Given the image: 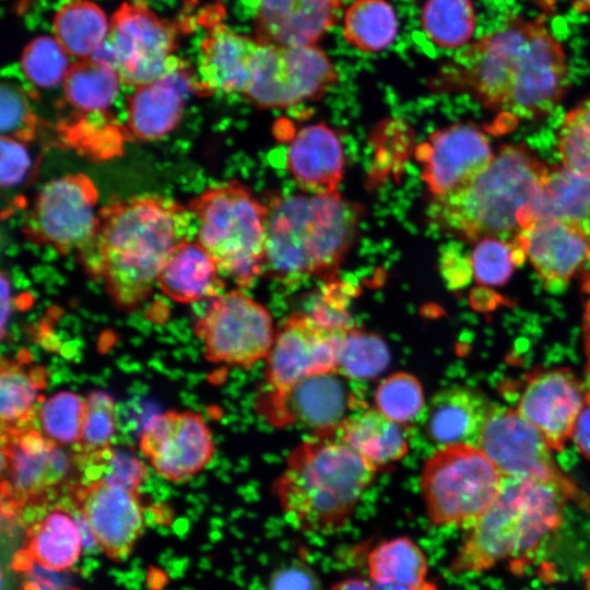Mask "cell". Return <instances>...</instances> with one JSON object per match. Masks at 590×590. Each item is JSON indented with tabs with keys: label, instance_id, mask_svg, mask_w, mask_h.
Returning a JSON list of instances; mask_svg holds the SVG:
<instances>
[{
	"label": "cell",
	"instance_id": "1",
	"mask_svg": "<svg viewBox=\"0 0 590 590\" xmlns=\"http://www.w3.org/2000/svg\"><path fill=\"white\" fill-rule=\"evenodd\" d=\"M487 108L519 118L548 114L568 86L566 54L541 19H516L459 51L446 67Z\"/></svg>",
	"mask_w": 590,
	"mask_h": 590
},
{
	"label": "cell",
	"instance_id": "2",
	"mask_svg": "<svg viewBox=\"0 0 590 590\" xmlns=\"http://www.w3.org/2000/svg\"><path fill=\"white\" fill-rule=\"evenodd\" d=\"M92 251L82 260L114 302L133 308L151 294L173 250L197 234L189 208L160 196L116 200L99 210Z\"/></svg>",
	"mask_w": 590,
	"mask_h": 590
},
{
	"label": "cell",
	"instance_id": "3",
	"mask_svg": "<svg viewBox=\"0 0 590 590\" xmlns=\"http://www.w3.org/2000/svg\"><path fill=\"white\" fill-rule=\"evenodd\" d=\"M547 167L524 145L500 146L489 165L453 190L434 196L430 220L467 241L514 240L531 226Z\"/></svg>",
	"mask_w": 590,
	"mask_h": 590
},
{
	"label": "cell",
	"instance_id": "4",
	"mask_svg": "<svg viewBox=\"0 0 590 590\" xmlns=\"http://www.w3.org/2000/svg\"><path fill=\"white\" fill-rule=\"evenodd\" d=\"M376 471L332 434H316L290 453L273 493L292 527L330 535L350 524Z\"/></svg>",
	"mask_w": 590,
	"mask_h": 590
},
{
	"label": "cell",
	"instance_id": "5",
	"mask_svg": "<svg viewBox=\"0 0 590 590\" xmlns=\"http://www.w3.org/2000/svg\"><path fill=\"white\" fill-rule=\"evenodd\" d=\"M267 210L264 272L286 285L331 275L358 229V208L338 192L280 196Z\"/></svg>",
	"mask_w": 590,
	"mask_h": 590
},
{
	"label": "cell",
	"instance_id": "6",
	"mask_svg": "<svg viewBox=\"0 0 590 590\" xmlns=\"http://www.w3.org/2000/svg\"><path fill=\"white\" fill-rule=\"evenodd\" d=\"M567 500L554 485L504 477L496 499L467 529L450 573H483L505 562L532 557L560 528Z\"/></svg>",
	"mask_w": 590,
	"mask_h": 590
},
{
	"label": "cell",
	"instance_id": "7",
	"mask_svg": "<svg viewBox=\"0 0 590 590\" xmlns=\"http://www.w3.org/2000/svg\"><path fill=\"white\" fill-rule=\"evenodd\" d=\"M198 223L197 241L221 275L245 287L264 272L267 205L231 181L204 190L188 206Z\"/></svg>",
	"mask_w": 590,
	"mask_h": 590
},
{
	"label": "cell",
	"instance_id": "8",
	"mask_svg": "<svg viewBox=\"0 0 590 590\" xmlns=\"http://www.w3.org/2000/svg\"><path fill=\"white\" fill-rule=\"evenodd\" d=\"M504 476L475 445L438 448L421 473V492L435 527H471L496 499Z\"/></svg>",
	"mask_w": 590,
	"mask_h": 590
},
{
	"label": "cell",
	"instance_id": "9",
	"mask_svg": "<svg viewBox=\"0 0 590 590\" xmlns=\"http://www.w3.org/2000/svg\"><path fill=\"white\" fill-rule=\"evenodd\" d=\"M176 44V26L143 0H132L115 11L107 38L91 58L115 69L123 84L139 87L185 62L174 56Z\"/></svg>",
	"mask_w": 590,
	"mask_h": 590
},
{
	"label": "cell",
	"instance_id": "10",
	"mask_svg": "<svg viewBox=\"0 0 590 590\" xmlns=\"http://www.w3.org/2000/svg\"><path fill=\"white\" fill-rule=\"evenodd\" d=\"M98 192L84 174H69L47 182L25 222L28 239L52 246L62 255L76 252L83 260L99 229Z\"/></svg>",
	"mask_w": 590,
	"mask_h": 590
},
{
	"label": "cell",
	"instance_id": "11",
	"mask_svg": "<svg viewBox=\"0 0 590 590\" xmlns=\"http://www.w3.org/2000/svg\"><path fill=\"white\" fill-rule=\"evenodd\" d=\"M476 446L504 477L554 485L564 492L569 500L590 511V496L560 471L546 439L517 410L494 406Z\"/></svg>",
	"mask_w": 590,
	"mask_h": 590
},
{
	"label": "cell",
	"instance_id": "12",
	"mask_svg": "<svg viewBox=\"0 0 590 590\" xmlns=\"http://www.w3.org/2000/svg\"><path fill=\"white\" fill-rule=\"evenodd\" d=\"M337 81L333 63L317 45L260 43L244 96L260 108H285L321 97Z\"/></svg>",
	"mask_w": 590,
	"mask_h": 590
},
{
	"label": "cell",
	"instance_id": "13",
	"mask_svg": "<svg viewBox=\"0 0 590 590\" xmlns=\"http://www.w3.org/2000/svg\"><path fill=\"white\" fill-rule=\"evenodd\" d=\"M196 333L209 361L240 367L268 357L276 334L269 310L239 290L214 297Z\"/></svg>",
	"mask_w": 590,
	"mask_h": 590
},
{
	"label": "cell",
	"instance_id": "14",
	"mask_svg": "<svg viewBox=\"0 0 590 590\" xmlns=\"http://www.w3.org/2000/svg\"><path fill=\"white\" fill-rule=\"evenodd\" d=\"M349 380L328 373L306 377L282 391L267 390L260 400L261 413L278 426L298 425L316 434H331L365 408Z\"/></svg>",
	"mask_w": 590,
	"mask_h": 590
},
{
	"label": "cell",
	"instance_id": "15",
	"mask_svg": "<svg viewBox=\"0 0 590 590\" xmlns=\"http://www.w3.org/2000/svg\"><path fill=\"white\" fill-rule=\"evenodd\" d=\"M70 456L32 424L1 429L2 495L17 507L62 483Z\"/></svg>",
	"mask_w": 590,
	"mask_h": 590
},
{
	"label": "cell",
	"instance_id": "16",
	"mask_svg": "<svg viewBox=\"0 0 590 590\" xmlns=\"http://www.w3.org/2000/svg\"><path fill=\"white\" fill-rule=\"evenodd\" d=\"M347 331L324 327L306 312L292 315L275 334L267 357L268 390L282 391L306 377L338 373Z\"/></svg>",
	"mask_w": 590,
	"mask_h": 590
},
{
	"label": "cell",
	"instance_id": "17",
	"mask_svg": "<svg viewBox=\"0 0 590 590\" xmlns=\"http://www.w3.org/2000/svg\"><path fill=\"white\" fill-rule=\"evenodd\" d=\"M139 445L154 471L172 482L188 481L214 453L205 421L192 411H168L153 416L142 430Z\"/></svg>",
	"mask_w": 590,
	"mask_h": 590
},
{
	"label": "cell",
	"instance_id": "18",
	"mask_svg": "<svg viewBox=\"0 0 590 590\" xmlns=\"http://www.w3.org/2000/svg\"><path fill=\"white\" fill-rule=\"evenodd\" d=\"M74 495L96 544L111 559H126L144 529L138 492L98 479L75 488Z\"/></svg>",
	"mask_w": 590,
	"mask_h": 590
},
{
	"label": "cell",
	"instance_id": "19",
	"mask_svg": "<svg viewBox=\"0 0 590 590\" xmlns=\"http://www.w3.org/2000/svg\"><path fill=\"white\" fill-rule=\"evenodd\" d=\"M422 178L434 196L447 193L483 172L495 154L485 134L473 123L437 130L416 151Z\"/></svg>",
	"mask_w": 590,
	"mask_h": 590
},
{
	"label": "cell",
	"instance_id": "20",
	"mask_svg": "<svg viewBox=\"0 0 590 590\" xmlns=\"http://www.w3.org/2000/svg\"><path fill=\"white\" fill-rule=\"evenodd\" d=\"M586 400L585 386L571 370L544 369L528 376L517 411L559 451L571 438Z\"/></svg>",
	"mask_w": 590,
	"mask_h": 590
},
{
	"label": "cell",
	"instance_id": "21",
	"mask_svg": "<svg viewBox=\"0 0 590 590\" xmlns=\"http://www.w3.org/2000/svg\"><path fill=\"white\" fill-rule=\"evenodd\" d=\"M514 240L552 292L563 290L590 259V238L559 221L536 222Z\"/></svg>",
	"mask_w": 590,
	"mask_h": 590
},
{
	"label": "cell",
	"instance_id": "22",
	"mask_svg": "<svg viewBox=\"0 0 590 590\" xmlns=\"http://www.w3.org/2000/svg\"><path fill=\"white\" fill-rule=\"evenodd\" d=\"M343 0H257L256 38L276 46L316 45L337 23Z\"/></svg>",
	"mask_w": 590,
	"mask_h": 590
},
{
	"label": "cell",
	"instance_id": "23",
	"mask_svg": "<svg viewBox=\"0 0 590 590\" xmlns=\"http://www.w3.org/2000/svg\"><path fill=\"white\" fill-rule=\"evenodd\" d=\"M260 42L225 24L213 26L201 44L197 91L245 95Z\"/></svg>",
	"mask_w": 590,
	"mask_h": 590
},
{
	"label": "cell",
	"instance_id": "24",
	"mask_svg": "<svg viewBox=\"0 0 590 590\" xmlns=\"http://www.w3.org/2000/svg\"><path fill=\"white\" fill-rule=\"evenodd\" d=\"M198 80L184 62L157 80L139 86L128 99V127L143 141L167 135L180 121L185 103Z\"/></svg>",
	"mask_w": 590,
	"mask_h": 590
},
{
	"label": "cell",
	"instance_id": "25",
	"mask_svg": "<svg viewBox=\"0 0 590 590\" xmlns=\"http://www.w3.org/2000/svg\"><path fill=\"white\" fill-rule=\"evenodd\" d=\"M493 408L476 389L464 386L442 389L425 406L424 432L439 448L453 444L476 446Z\"/></svg>",
	"mask_w": 590,
	"mask_h": 590
},
{
	"label": "cell",
	"instance_id": "26",
	"mask_svg": "<svg viewBox=\"0 0 590 590\" xmlns=\"http://www.w3.org/2000/svg\"><path fill=\"white\" fill-rule=\"evenodd\" d=\"M286 164L297 184L311 193L337 192L344 167L342 143L324 123L304 127L287 148Z\"/></svg>",
	"mask_w": 590,
	"mask_h": 590
},
{
	"label": "cell",
	"instance_id": "27",
	"mask_svg": "<svg viewBox=\"0 0 590 590\" xmlns=\"http://www.w3.org/2000/svg\"><path fill=\"white\" fill-rule=\"evenodd\" d=\"M220 275L210 253L198 241L187 240L173 250L157 284L173 300L194 303L221 294L224 282Z\"/></svg>",
	"mask_w": 590,
	"mask_h": 590
},
{
	"label": "cell",
	"instance_id": "28",
	"mask_svg": "<svg viewBox=\"0 0 590 590\" xmlns=\"http://www.w3.org/2000/svg\"><path fill=\"white\" fill-rule=\"evenodd\" d=\"M540 221L569 224L590 238V172L548 168L532 206L531 226Z\"/></svg>",
	"mask_w": 590,
	"mask_h": 590
},
{
	"label": "cell",
	"instance_id": "29",
	"mask_svg": "<svg viewBox=\"0 0 590 590\" xmlns=\"http://www.w3.org/2000/svg\"><path fill=\"white\" fill-rule=\"evenodd\" d=\"M331 434L376 470L398 462L409 449L402 425L377 409L356 411Z\"/></svg>",
	"mask_w": 590,
	"mask_h": 590
},
{
	"label": "cell",
	"instance_id": "30",
	"mask_svg": "<svg viewBox=\"0 0 590 590\" xmlns=\"http://www.w3.org/2000/svg\"><path fill=\"white\" fill-rule=\"evenodd\" d=\"M367 570L378 589L411 590L426 581L428 559L415 541L398 536L380 542L369 552Z\"/></svg>",
	"mask_w": 590,
	"mask_h": 590
},
{
	"label": "cell",
	"instance_id": "31",
	"mask_svg": "<svg viewBox=\"0 0 590 590\" xmlns=\"http://www.w3.org/2000/svg\"><path fill=\"white\" fill-rule=\"evenodd\" d=\"M83 546L79 523L62 509H55L30 532L25 556L57 571L70 569L79 559Z\"/></svg>",
	"mask_w": 590,
	"mask_h": 590
},
{
	"label": "cell",
	"instance_id": "32",
	"mask_svg": "<svg viewBox=\"0 0 590 590\" xmlns=\"http://www.w3.org/2000/svg\"><path fill=\"white\" fill-rule=\"evenodd\" d=\"M46 385L42 367H28L26 362L2 359L0 368L1 427H20L31 424L38 411L39 391Z\"/></svg>",
	"mask_w": 590,
	"mask_h": 590
},
{
	"label": "cell",
	"instance_id": "33",
	"mask_svg": "<svg viewBox=\"0 0 590 590\" xmlns=\"http://www.w3.org/2000/svg\"><path fill=\"white\" fill-rule=\"evenodd\" d=\"M109 25L104 11L88 0L63 5L52 22L55 38L69 56L79 59L93 56L107 38Z\"/></svg>",
	"mask_w": 590,
	"mask_h": 590
},
{
	"label": "cell",
	"instance_id": "34",
	"mask_svg": "<svg viewBox=\"0 0 590 590\" xmlns=\"http://www.w3.org/2000/svg\"><path fill=\"white\" fill-rule=\"evenodd\" d=\"M397 13L387 0H354L343 16V37L362 52L386 49L398 34Z\"/></svg>",
	"mask_w": 590,
	"mask_h": 590
},
{
	"label": "cell",
	"instance_id": "35",
	"mask_svg": "<svg viewBox=\"0 0 590 590\" xmlns=\"http://www.w3.org/2000/svg\"><path fill=\"white\" fill-rule=\"evenodd\" d=\"M120 82L115 69L93 58H85L70 66L63 90L73 108L87 114H102L115 102Z\"/></svg>",
	"mask_w": 590,
	"mask_h": 590
},
{
	"label": "cell",
	"instance_id": "36",
	"mask_svg": "<svg viewBox=\"0 0 590 590\" xmlns=\"http://www.w3.org/2000/svg\"><path fill=\"white\" fill-rule=\"evenodd\" d=\"M421 26L428 39L441 48H459L472 37L475 10L472 0H426Z\"/></svg>",
	"mask_w": 590,
	"mask_h": 590
},
{
	"label": "cell",
	"instance_id": "37",
	"mask_svg": "<svg viewBox=\"0 0 590 590\" xmlns=\"http://www.w3.org/2000/svg\"><path fill=\"white\" fill-rule=\"evenodd\" d=\"M389 359L380 337L352 328L343 340L338 373L350 380H371L387 368Z\"/></svg>",
	"mask_w": 590,
	"mask_h": 590
},
{
	"label": "cell",
	"instance_id": "38",
	"mask_svg": "<svg viewBox=\"0 0 590 590\" xmlns=\"http://www.w3.org/2000/svg\"><path fill=\"white\" fill-rule=\"evenodd\" d=\"M85 400L62 390L39 404L37 416L42 433L59 446L78 445L81 438Z\"/></svg>",
	"mask_w": 590,
	"mask_h": 590
},
{
	"label": "cell",
	"instance_id": "39",
	"mask_svg": "<svg viewBox=\"0 0 590 590\" xmlns=\"http://www.w3.org/2000/svg\"><path fill=\"white\" fill-rule=\"evenodd\" d=\"M375 403L380 413L400 425L415 422L425 410L418 379L404 371L392 374L378 385Z\"/></svg>",
	"mask_w": 590,
	"mask_h": 590
},
{
	"label": "cell",
	"instance_id": "40",
	"mask_svg": "<svg viewBox=\"0 0 590 590\" xmlns=\"http://www.w3.org/2000/svg\"><path fill=\"white\" fill-rule=\"evenodd\" d=\"M68 56L55 37L39 36L24 48L21 68L32 84L43 88L55 87L67 76L71 66Z\"/></svg>",
	"mask_w": 590,
	"mask_h": 590
},
{
	"label": "cell",
	"instance_id": "41",
	"mask_svg": "<svg viewBox=\"0 0 590 590\" xmlns=\"http://www.w3.org/2000/svg\"><path fill=\"white\" fill-rule=\"evenodd\" d=\"M116 430L115 401L102 390L93 391L85 399V412L79 457L94 459L108 449Z\"/></svg>",
	"mask_w": 590,
	"mask_h": 590
},
{
	"label": "cell",
	"instance_id": "42",
	"mask_svg": "<svg viewBox=\"0 0 590 590\" xmlns=\"http://www.w3.org/2000/svg\"><path fill=\"white\" fill-rule=\"evenodd\" d=\"M526 259L523 249L515 241L484 238L476 243L471 255V267L477 283L504 285L514 269Z\"/></svg>",
	"mask_w": 590,
	"mask_h": 590
},
{
	"label": "cell",
	"instance_id": "43",
	"mask_svg": "<svg viewBox=\"0 0 590 590\" xmlns=\"http://www.w3.org/2000/svg\"><path fill=\"white\" fill-rule=\"evenodd\" d=\"M1 137L23 143L35 139L38 118L25 91L11 82H2L0 88Z\"/></svg>",
	"mask_w": 590,
	"mask_h": 590
},
{
	"label": "cell",
	"instance_id": "44",
	"mask_svg": "<svg viewBox=\"0 0 590 590\" xmlns=\"http://www.w3.org/2000/svg\"><path fill=\"white\" fill-rule=\"evenodd\" d=\"M558 139L563 165L574 170L590 172V99L567 114Z\"/></svg>",
	"mask_w": 590,
	"mask_h": 590
},
{
	"label": "cell",
	"instance_id": "45",
	"mask_svg": "<svg viewBox=\"0 0 590 590\" xmlns=\"http://www.w3.org/2000/svg\"><path fill=\"white\" fill-rule=\"evenodd\" d=\"M92 460L105 467L102 480L130 491L138 492L148 476L145 464L129 450L108 449Z\"/></svg>",
	"mask_w": 590,
	"mask_h": 590
},
{
	"label": "cell",
	"instance_id": "46",
	"mask_svg": "<svg viewBox=\"0 0 590 590\" xmlns=\"http://www.w3.org/2000/svg\"><path fill=\"white\" fill-rule=\"evenodd\" d=\"M1 185L13 187L23 180L28 170L31 158L25 143L1 137Z\"/></svg>",
	"mask_w": 590,
	"mask_h": 590
},
{
	"label": "cell",
	"instance_id": "47",
	"mask_svg": "<svg viewBox=\"0 0 590 590\" xmlns=\"http://www.w3.org/2000/svg\"><path fill=\"white\" fill-rule=\"evenodd\" d=\"M269 590H321L317 574L305 563L293 562L274 570Z\"/></svg>",
	"mask_w": 590,
	"mask_h": 590
},
{
	"label": "cell",
	"instance_id": "48",
	"mask_svg": "<svg viewBox=\"0 0 590 590\" xmlns=\"http://www.w3.org/2000/svg\"><path fill=\"white\" fill-rule=\"evenodd\" d=\"M26 590H70L66 577L37 563L27 566Z\"/></svg>",
	"mask_w": 590,
	"mask_h": 590
},
{
	"label": "cell",
	"instance_id": "49",
	"mask_svg": "<svg viewBox=\"0 0 590 590\" xmlns=\"http://www.w3.org/2000/svg\"><path fill=\"white\" fill-rule=\"evenodd\" d=\"M571 438L579 452L590 460V400L586 403L575 423Z\"/></svg>",
	"mask_w": 590,
	"mask_h": 590
},
{
	"label": "cell",
	"instance_id": "50",
	"mask_svg": "<svg viewBox=\"0 0 590 590\" xmlns=\"http://www.w3.org/2000/svg\"><path fill=\"white\" fill-rule=\"evenodd\" d=\"M583 333L586 346L585 390L586 398L590 400V305L587 306L583 318Z\"/></svg>",
	"mask_w": 590,
	"mask_h": 590
},
{
	"label": "cell",
	"instance_id": "51",
	"mask_svg": "<svg viewBox=\"0 0 590 590\" xmlns=\"http://www.w3.org/2000/svg\"><path fill=\"white\" fill-rule=\"evenodd\" d=\"M10 305H11V292H10V285L5 278V275L1 274V330H2V337L4 335L5 330V323L9 318L10 312Z\"/></svg>",
	"mask_w": 590,
	"mask_h": 590
},
{
	"label": "cell",
	"instance_id": "52",
	"mask_svg": "<svg viewBox=\"0 0 590 590\" xmlns=\"http://www.w3.org/2000/svg\"><path fill=\"white\" fill-rule=\"evenodd\" d=\"M329 590H376V588L363 578H346L335 582Z\"/></svg>",
	"mask_w": 590,
	"mask_h": 590
},
{
	"label": "cell",
	"instance_id": "53",
	"mask_svg": "<svg viewBox=\"0 0 590 590\" xmlns=\"http://www.w3.org/2000/svg\"><path fill=\"white\" fill-rule=\"evenodd\" d=\"M577 11L590 13V0H565Z\"/></svg>",
	"mask_w": 590,
	"mask_h": 590
},
{
	"label": "cell",
	"instance_id": "54",
	"mask_svg": "<svg viewBox=\"0 0 590 590\" xmlns=\"http://www.w3.org/2000/svg\"><path fill=\"white\" fill-rule=\"evenodd\" d=\"M411 590H438V588L434 582L426 580Z\"/></svg>",
	"mask_w": 590,
	"mask_h": 590
},
{
	"label": "cell",
	"instance_id": "55",
	"mask_svg": "<svg viewBox=\"0 0 590 590\" xmlns=\"http://www.w3.org/2000/svg\"><path fill=\"white\" fill-rule=\"evenodd\" d=\"M582 582L585 590H590V566L582 571Z\"/></svg>",
	"mask_w": 590,
	"mask_h": 590
},
{
	"label": "cell",
	"instance_id": "56",
	"mask_svg": "<svg viewBox=\"0 0 590 590\" xmlns=\"http://www.w3.org/2000/svg\"><path fill=\"white\" fill-rule=\"evenodd\" d=\"M588 267H589V269H590V259H589V262H588Z\"/></svg>",
	"mask_w": 590,
	"mask_h": 590
},
{
	"label": "cell",
	"instance_id": "57",
	"mask_svg": "<svg viewBox=\"0 0 590 590\" xmlns=\"http://www.w3.org/2000/svg\"><path fill=\"white\" fill-rule=\"evenodd\" d=\"M73 590H75V589H73Z\"/></svg>",
	"mask_w": 590,
	"mask_h": 590
}]
</instances>
